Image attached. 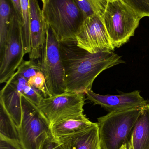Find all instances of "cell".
<instances>
[{
	"instance_id": "6da1fadb",
	"label": "cell",
	"mask_w": 149,
	"mask_h": 149,
	"mask_svg": "<svg viewBox=\"0 0 149 149\" xmlns=\"http://www.w3.org/2000/svg\"><path fill=\"white\" fill-rule=\"evenodd\" d=\"M59 42L66 92L85 94L103 71L125 63L113 51L91 53L79 47L76 40Z\"/></svg>"
},
{
	"instance_id": "7a4b0ae2",
	"label": "cell",
	"mask_w": 149,
	"mask_h": 149,
	"mask_svg": "<svg viewBox=\"0 0 149 149\" xmlns=\"http://www.w3.org/2000/svg\"><path fill=\"white\" fill-rule=\"evenodd\" d=\"M42 11L47 26L59 42L76 40L85 18L76 0H47Z\"/></svg>"
},
{
	"instance_id": "3957f363",
	"label": "cell",
	"mask_w": 149,
	"mask_h": 149,
	"mask_svg": "<svg viewBox=\"0 0 149 149\" xmlns=\"http://www.w3.org/2000/svg\"><path fill=\"white\" fill-rule=\"evenodd\" d=\"M143 108L109 112L98 118L101 149H120L123 144H128Z\"/></svg>"
},
{
	"instance_id": "277c9868",
	"label": "cell",
	"mask_w": 149,
	"mask_h": 149,
	"mask_svg": "<svg viewBox=\"0 0 149 149\" xmlns=\"http://www.w3.org/2000/svg\"><path fill=\"white\" fill-rule=\"evenodd\" d=\"M101 17L115 48L121 47L134 36L142 18L122 0L107 1Z\"/></svg>"
},
{
	"instance_id": "5b68a950",
	"label": "cell",
	"mask_w": 149,
	"mask_h": 149,
	"mask_svg": "<svg viewBox=\"0 0 149 149\" xmlns=\"http://www.w3.org/2000/svg\"><path fill=\"white\" fill-rule=\"evenodd\" d=\"M39 59L38 63L41 67V72L44 76L50 96L66 92L60 42L48 26L45 42Z\"/></svg>"
},
{
	"instance_id": "8992f818",
	"label": "cell",
	"mask_w": 149,
	"mask_h": 149,
	"mask_svg": "<svg viewBox=\"0 0 149 149\" xmlns=\"http://www.w3.org/2000/svg\"><path fill=\"white\" fill-rule=\"evenodd\" d=\"M22 118L18 128L20 144L24 149H39L52 136L51 125L36 105L22 96Z\"/></svg>"
},
{
	"instance_id": "52a82bcc",
	"label": "cell",
	"mask_w": 149,
	"mask_h": 149,
	"mask_svg": "<svg viewBox=\"0 0 149 149\" xmlns=\"http://www.w3.org/2000/svg\"><path fill=\"white\" fill-rule=\"evenodd\" d=\"M24 55L22 22L12 11L7 42L0 53V83H6L15 74L24 61Z\"/></svg>"
},
{
	"instance_id": "ba28073f",
	"label": "cell",
	"mask_w": 149,
	"mask_h": 149,
	"mask_svg": "<svg viewBox=\"0 0 149 149\" xmlns=\"http://www.w3.org/2000/svg\"><path fill=\"white\" fill-rule=\"evenodd\" d=\"M85 101L84 93L66 92L43 97L37 107L51 125L63 119L83 113Z\"/></svg>"
},
{
	"instance_id": "9c48e42d",
	"label": "cell",
	"mask_w": 149,
	"mask_h": 149,
	"mask_svg": "<svg viewBox=\"0 0 149 149\" xmlns=\"http://www.w3.org/2000/svg\"><path fill=\"white\" fill-rule=\"evenodd\" d=\"M79 47L91 53L109 52L115 49L104 25L102 17L94 14L85 18L76 35Z\"/></svg>"
},
{
	"instance_id": "30bf717a",
	"label": "cell",
	"mask_w": 149,
	"mask_h": 149,
	"mask_svg": "<svg viewBox=\"0 0 149 149\" xmlns=\"http://www.w3.org/2000/svg\"><path fill=\"white\" fill-rule=\"evenodd\" d=\"M85 95L87 100L94 105H100L109 112L133 108L144 107L148 102V100H146L142 97L138 90L118 95H101L91 89L88 90Z\"/></svg>"
},
{
	"instance_id": "8fae6325",
	"label": "cell",
	"mask_w": 149,
	"mask_h": 149,
	"mask_svg": "<svg viewBox=\"0 0 149 149\" xmlns=\"http://www.w3.org/2000/svg\"><path fill=\"white\" fill-rule=\"evenodd\" d=\"M31 60L39 59L46 37L47 24L43 16L38 0H29Z\"/></svg>"
},
{
	"instance_id": "7c38bea8",
	"label": "cell",
	"mask_w": 149,
	"mask_h": 149,
	"mask_svg": "<svg viewBox=\"0 0 149 149\" xmlns=\"http://www.w3.org/2000/svg\"><path fill=\"white\" fill-rule=\"evenodd\" d=\"M56 139L64 149H101L98 123L79 133Z\"/></svg>"
},
{
	"instance_id": "4fadbf2b",
	"label": "cell",
	"mask_w": 149,
	"mask_h": 149,
	"mask_svg": "<svg viewBox=\"0 0 149 149\" xmlns=\"http://www.w3.org/2000/svg\"><path fill=\"white\" fill-rule=\"evenodd\" d=\"M84 113L63 119L51 125L52 134L56 139L74 134L93 126Z\"/></svg>"
},
{
	"instance_id": "5bb4252c",
	"label": "cell",
	"mask_w": 149,
	"mask_h": 149,
	"mask_svg": "<svg viewBox=\"0 0 149 149\" xmlns=\"http://www.w3.org/2000/svg\"><path fill=\"white\" fill-rule=\"evenodd\" d=\"M5 83L0 92V102L18 128L22 118V95L8 81Z\"/></svg>"
},
{
	"instance_id": "9a60e30c",
	"label": "cell",
	"mask_w": 149,
	"mask_h": 149,
	"mask_svg": "<svg viewBox=\"0 0 149 149\" xmlns=\"http://www.w3.org/2000/svg\"><path fill=\"white\" fill-rule=\"evenodd\" d=\"M134 149H149V100L137 119L131 136Z\"/></svg>"
},
{
	"instance_id": "2e32d148",
	"label": "cell",
	"mask_w": 149,
	"mask_h": 149,
	"mask_svg": "<svg viewBox=\"0 0 149 149\" xmlns=\"http://www.w3.org/2000/svg\"><path fill=\"white\" fill-rule=\"evenodd\" d=\"M8 81L22 95L37 106L44 97L41 92L30 86L28 81L17 72Z\"/></svg>"
},
{
	"instance_id": "e0dca14e",
	"label": "cell",
	"mask_w": 149,
	"mask_h": 149,
	"mask_svg": "<svg viewBox=\"0 0 149 149\" xmlns=\"http://www.w3.org/2000/svg\"><path fill=\"white\" fill-rule=\"evenodd\" d=\"M0 136L20 143L18 128L1 102H0Z\"/></svg>"
},
{
	"instance_id": "ac0fdd59",
	"label": "cell",
	"mask_w": 149,
	"mask_h": 149,
	"mask_svg": "<svg viewBox=\"0 0 149 149\" xmlns=\"http://www.w3.org/2000/svg\"><path fill=\"white\" fill-rule=\"evenodd\" d=\"M12 11L7 0H0V53L5 47Z\"/></svg>"
},
{
	"instance_id": "d6986e66",
	"label": "cell",
	"mask_w": 149,
	"mask_h": 149,
	"mask_svg": "<svg viewBox=\"0 0 149 149\" xmlns=\"http://www.w3.org/2000/svg\"><path fill=\"white\" fill-rule=\"evenodd\" d=\"M22 12V31L25 54L30 52L29 0H21Z\"/></svg>"
},
{
	"instance_id": "ffe728a7",
	"label": "cell",
	"mask_w": 149,
	"mask_h": 149,
	"mask_svg": "<svg viewBox=\"0 0 149 149\" xmlns=\"http://www.w3.org/2000/svg\"><path fill=\"white\" fill-rule=\"evenodd\" d=\"M85 17L94 14L102 16L106 9L107 0H76Z\"/></svg>"
},
{
	"instance_id": "44dd1931",
	"label": "cell",
	"mask_w": 149,
	"mask_h": 149,
	"mask_svg": "<svg viewBox=\"0 0 149 149\" xmlns=\"http://www.w3.org/2000/svg\"><path fill=\"white\" fill-rule=\"evenodd\" d=\"M16 72L28 81L31 77L41 72V67L38 63L30 59L29 61H23Z\"/></svg>"
},
{
	"instance_id": "7402d4cb",
	"label": "cell",
	"mask_w": 149,
	"mask_h": 149,
	"mask_svg": "<svg viewBox=\"0 0 149 149\" xmlns=\"http://www.w3.org/2000/svg\"><path fill=\"white\" fill-rule=\"evenodd\" d=\"M142 18L149 17V0H122Z\"/></svg>"
},
{
	"instance_id": "603a6c76",
	"label": "cell",
	"mask_w": 149,
	"mask_h": 149,
	"mask_svg": "<svg viewBox=\"0 0 149 149\" xmlns=\"http://www.w3.org/2000/svg\"><path fill=\"white\" fill-rule=\"evenodd\" d=\"M30 86L41 92L44 98L50 97L45 84V79L42 72H38L28 80Z\"/></svg>"
},
{
	"instance_id": "cb8c5ba5",
	"label": "cell",
	"mask_w": 149,
	"mask_h": 149,
	"mask_svg": "<svg viewBox=\"0 0 149 149\" xmlns=\"http://www.w3.org/2000/svg\"><path fill=\"white\" fill-rule=\"evenodd\" d=\"M39 149H64L59 142L53 136L46 138Z\"/></svg>"
},
{
	"instance_id": "d4e9b609",
	"label": "cell",
	"mask_w": 149,
	"mask_h": 149,
	"mask_svg": "<svg viewBox=\"0 0 149 149\" xmlns=\"http://www.w3.org/2000/svg\"><path fill=\"white\" fill-rule=\"evenodd\" d=\"M0 149H24L19 143L0 136Z\"/></svg>"
},
{
	"instance_id": "484cf974",
	"label": "cell",
	"mask_w": 149,
	"mask_h": 149,
	"mask_svg": "<svg viewBox=\"0 0 149 149\" xmlns=\"http://www.w3.org/2000/svg\"><path fill=\"white\" fill-rule=\"evenodd\" d=\"M14 8V12L16 15L18 19L22 22V12L21 8V0H10Z\"/></svg>"
},
{
	"instance_id": "4316f807",
	"label": "cell",
	"mask_w": 149,
	"mask_h": 149,
	"mask_svg": "<svg viewBox=\"0 0 149 149\" xmlns=\"http://www.w3.org/2000/svg\"><path fill=\"white\" fill-rule=\"evenodd\" d=\"M120 149H134L132 138H130V141L128 144H124L122 145Z\"/></svg>"
},
{
	"instance_id": "83f0119b",
	"label": "cell",
	"mask_w": 149,
	"mask_h": 149,
	"mask_svg": "<svg viewBox=\"0 0 149 149\" xmlns=\"http://www.w3.org/2000/svg\"><path fill=\"white\" fill-rule=\"evenodd\" d=\"M41 1H42V2H43V4H44V3H45V2L47 0H41Z\"/></svg>"
},
{
	"instance_id": "f1b7e54d",
	"label": "cell",
	"mask_w": 149,
	"mask_h": 149,
	"mask_svg": "<svg viewBox=\"0 0 149 149\" xmlns=\"http://www.w3.org/2000/svg\"><path fill=\"white\" fill-rule=\"evenodd\" d=\"M107 1H115V0H107Z\"/></svg>"
}]
</instances>
